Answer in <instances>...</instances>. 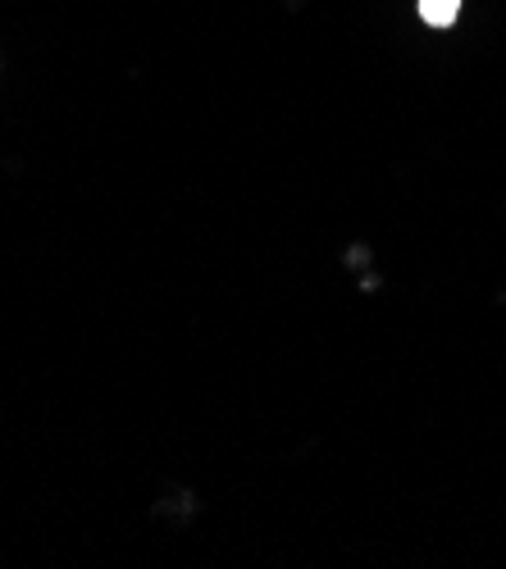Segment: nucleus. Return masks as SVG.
Listing matches in <instances>:
<instances>
[{
	"label": "nucleus",
	"mask_w": 506,
	"mask_h": 569,
	"mask_svg": "<svg viewBox=\"0 0 506 569\" xmlns=\"http://www.w3.org/2000/svg\"><path fill=\"white\" fill-rule=\"evenodd\" d=\"M420 14H425V23L447 28L456 14H462V0H420Z\"/></svg>",
	"instance_id": "f257e3e1"
}]
</instances>
